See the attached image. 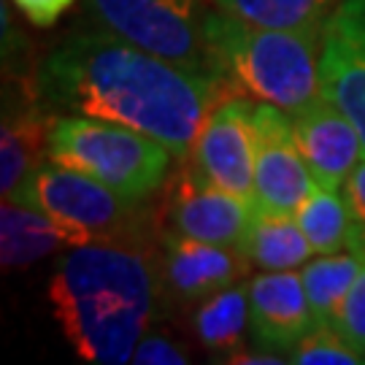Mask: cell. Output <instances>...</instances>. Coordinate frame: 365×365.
<instances>
[{
    "mask_svg": "<svg viewBox=\"0 0 365 365\" xmlns=\"http://www.w3.org/2000/svg\"><path fill=\"white\" fill-rule=\"evenodd\" d=\"M255 211L295 214L317 187L295 141V117L274 103H255Z\"/></svg>",
    "mask_w": 365,
    "mask_h": 365,
    "instance_id": "obj_8",
    "label": "cell"
},
{
    "mask_svg": "<svg viewBox=\"0 0 365 365\" xmlns=\"http://www.w3.org/2000/svg\"><path fill=\"white\" fill-rule=\"evenodd\" d=\"M295 220L317 255L354 249L363 235V222H357L346 197L339 195V190H325L319 184L295 211Z\"/></svg>",
    "mask_w": 365,
    "mask_h": 365,
    "instance_id": "obj_18",
    "label": "cell"
},
{
    "mask_svg": "<svg viewBox=\"0 0 365 365\" xmlns=\"http://www.w3.org/2000/svg\"><path fill=\"white\" fill-rule=\"evenodd\" d=\"M160 279L149 252L128 238L68 249L49 276V303L76 357L130 363L157 314Z\"/></svg>",
    "mask_w": 365,
    "mask_h": 365,
    "instance_id": "obj_2",
    "label": "cell"
},
{
    "mask_svg": "<svg viewBox=\"0 0 365 365\" xmlns=\"http://www.w3.org/2000/svg\"><path fill=\"white\" fill-rule=\"evenodd\" d=\"M319 90L352 119L365 146V0H344L319 52Z\"/></svg>",
    "mask_w": 365,
    "mask_h": 365,
    "instance_id": "obj_9",
    "label": "cell"
},
{
    "mask_svg": "<svg viewBox=\"0 0 365 365\" xmlns=\"http://www.w3.org/2000/svg\"><path fill=\"white\" fill-rule=\"evenodd\" d=\"M87 9L103 30L173 66L230 78L211 46L209 14H203L197 0H87Z\"/></svg>",
    "mask_w": 365,
    "mask_h": 365,
    "instance_id": "obj_5",
    "label": "cell"
},
{
    "mask_svg": "<svg viewBox=\"0 0 365 365\" xmlns=\"http://www.w3.org/2000/svg\"><path fill=\"white\" fill-rule=\"evenodd\" d=\"M217 9L244 22L276 30H295L303 36H325L330 16L344 0H214Z\"/></svg>",
    "mask_w": 365,
    "mask_h": 365,
    "instance_id": "obj_19",
    "label": "cell"
},
{
    "mask_svg": "<svg viewBox=\"0 0 365 365\" xmlns=\"http://www.w3.org/2000/svg\"><path fill=\"white\" fill-rule=\"evenodd\" d=\"M336 330L354 352H360L365 357V265L360 276L354 279L352 289L344 298V306H341L339 319H336Z\"/></svg>",
    "mask_w": 365,
    "mask_h": 365,
    "instance_id": "obj_22",
    "label": "cell"
},
{
    "mask_svg": "<svg viewBox=\"0 0 365 365\" xmlns=\"http://www.w3.org/2000/svg\"><path fill=\"white\" fill-rule=\"evenodd\" d=\"M57 114L38 98L30 106H14L0 128V195L14 197L43 160H49V133Z\"/></svg>",
    "mask_w": 365,
    "mask_h": 365,
    "instance_id": "obj_15",
    "label": "cell"
},
{
    "mask_svg": "<svg viewBox=\"0 0 365 365\" xmlns=\"http://www.w3.org/2000/svg\"><path fill=\"white\" fill-rule=\"evenodd\" d=\"M252 333L262 349L292 352L314 327L300 271H265L249 282Z\"/></svg>",
    "mask_w": 365,
    "mask_h": 365,
    "instance_id": "obj_12",
    "label": "cell"
},
{
    "mask_svg": "<svg viewBox=\"0 0 365 365\" xmlns=\"http://www.w3.org/2000/svg\"><path fill=\"white\" fill-rule=\"evenodd\" d=\"M206 33L225 73L249 98L298 114L322 95L319 38L252 25L220 9L209 14Z\"/></svg>",
    "mask_w": 365,
    "mask_h": 365,
    "instance_id": "obj_3",
    "label": "cell"
},
{
    "mask_svg": "<svg viewBox=\"0 0 365 365\" xmlns=\"http://www.w3.org/2000/svg\"><path fill=\"white\" fill-rule=\"evenodd\" d=\"M252 217H255L252 200H244L211 184L197 170L182 179L168 206L170 233L238 249L244 247Z\"/></svg>",
    "mask_w": 365,
    "mask_h": 365,
    "instance_id": "obj_10",
    "label": "cell"
},
{
    "mask_svg": "<svg viewBox=\"0 0 365 365\" xmlns=\"http://www.w3.org/2000/svg\"><path fill=\"white\" fill-rule=\"evenodd\" d=\"M81 244H92L76 230L49 217L33 203L19 197H3L0 206V265L19 271L57 252H68Z\"/></svg>",
    "mask_w": 365,
    "mask_h": 365,
    "instance_id": "obj_14",
    "label": "cell"
},
{
    "mask_svg": "<svg viewBox=\"0 0 365 365\" xmlns=\"http://www.w3.org/2000/svg\"><path fill=\"white\" fill-rule=\"evenodd\" d=\"M363 265H365L363 252L344 249V252H336V255L312 257V260L300 268L306 298H309V306H312V314H314V325L336 327L344 298L352 289L354 279L360 276Z\"/></svg>",
    "mask_w": 365,
    "mask_h": 365,
    "instance_id": "obj_17",
    "label": "cell"
},
{
    "mask_svg": "<svg viewBox=\"0 0 365 365\" xmlns=\"http://www.w3.org/2000/svg\"><path fill=\"white\" fill-rule=\"evenodd\" d=\"M295 141L314 182L325 190H344L349 173L365 157V146L352 119L319 95L312 106L292 114Z\"/></svg>",
    "mask_w": 365,
    "mask_h": 365,
    "instance_id": "obj_11",
    "label": "cell"
},
{
    "mask_svg": "<svg viewBox=\"0 0 365 365\" xmlns=\"http://www.w3.org/2000/svg\"><path fill=\"white\" fill-rule=\"evenodd\" d=\"M252 265L238 247L197 241L179 233H165L163 276L182 300H206L235 284Z\"/></svg>",
    "mask_w": 365,
    "mask_h": 365,
    "instance_id": "obj_13",
    "label": "cell"
},
{
    "mask_svg": "<svg viewBox=\"0 0 365 365\" xmlns=\"http://www.w3.org/2000/svg\"><path fill=\"white\" fill-rule=\"evenodd\" d=\"M241 252L262 271H298L317 255L295 214L265 211H255Z\"/></svg>",
    "mask_w": 365,
    "mask_h": 365,
    "instance_id": "obj_16",
    "label": "cell"
},
{
    "mask_svg": "<svg viewBox=\"0 0 365 365\" xmlns=\"http://www.w3.org/2000/svg\"><path fill=\"white\" fill-rule=\"evenodd\" d=\"M289 363L295 365H360L365 357L354 352L346 341L341 339L336 327L314 325L303 339L292 346Z\"/></svg>",
    "mask_w": 365,
    "mask_h": 365,
    "instance_id": "obj_21",
    "label": "cell"
},
{
    "mask_svg": "<svg viewBox=\"0 0 365 365\" xmlns=\"http://www.w3.org/2000/svg\"><path fill=\"white\" fill-rule=\"evenodd\" d=\"M130 363L138 365H184L190 363V357L182 346H176L170 339L160 333H146L144 339L135 344Z\"/></svg>",
    "mask_w": 365,
    "mask_h": 365,
    "instance_id": "obj_23",
    "label": "cell"
},
{
    "mask_svg": "<svg viewBox=\"0 0 365 365\" xmlns=\"http://www.w3.org/2000/svg\"><path fill=\"white\" fill-rule=\"evenodd\" d=\"M235 92L230 78L173 66L103 27L60 41L36 73V98L52 114L133 128L176 160H190L209 111Z\"/></svg>",
    "mask_w": 365,
    "mask_h": 365,
    "instance_id": "obj_1",
    "label": "cell"
},
{
    "mask_svg": "<svg viewBox=\"0 0 365 365\" xmlns=\"http://www.w3.org/2000/svg\"><path fill=\"white\" fill-rule=\"evenodd\" d=\"M344 197H346L357 222L365 225V157L357 163V168L349 173V179L344 184Z\"/></svg>",
    "mask_w": 365,
    "mask_h": 365,
    "instance_id": "obj_25",
    "label": "cell"
},
{
    "mask_svg": "<svg viewBox=\"0 0 365 365\" xmlns=\"http://www.w3.org/2000/svg\"><path fill=\"white\" fill-rule=\"evenodd\" d=\"M227 363L233 365H284L289 363V357H276L271 349H265L262 354H249V352H230Z\"/></svg>",
    "mask_w": 365,
    "mask_h": 365,
    "instance_id": "obj_26",
    "label": "cell"
},
{
    "mask_svg": "<svg viewBox=\"0 0 365 365\" xmlns=\"http://www.w3.org/2000/svg\"><path fill=\"white\" fill-rule=\"evenodd\" d=\"M73 3L76 0H14V6L38 27H52Z\"/></svg>",
    "mask_w": 365,
    "mask_h": 365,
    "instance_id": "obj_24",
    "label": "cell"
},
{
    "mask_svg": "<svg viewBox=\"0 0 365 365\" xmlns=\"http://www.w3.org/2000/svg\"><path fill=\"white\" fill-rule=\"evenodd\" d=\"M49 160L90 173L117 192L144 200L170 170L173 152L144 133L95 117L60 114L49 133Z\"/></svg>",
    "mask_w": 365,
    "mask_h": 365,
    "instance_id": "obj_4",
    "label": "cell"
},
{
    "mask_svg": "<svg viewBox=\"0 0 365 365\" xmlns=\"http://www.w3.org/2000/svg\"><path fill=\"white\" fill-rule=\"evenodd\" d=\"M14 197L38 206L87 241L130 238L138 225V200L54 160H43Z\"/></svg>",
    "mask_w": 365,
    "mask_h": 365,
    "instance_id": "obj_6",
    "label": "cell"
},
{
    "mask_svg": "<svg viewBox=\"0 0 365 365\" xmlns=\"http://www.w3.org/2000/svg\"><path fill=\"white\" fill-rule=\"evenodd\" d=\"M247 325H252L249 284H230L214 292L195 312L197 341L214 352H235V346L244 341Z\"/></svg>",
    "mask_w": 365,
    "mask_h": 365,
    "instance_id": "obj_20",
    "label": "cell"
},
{
    "mask_svg": "<svg viewBox=\"0 0 365 365\" xmlns=\"http://www.w3.org/2000/svg\"><path fill=\"white\" fill-rule=\"evenodd\" d=\"M190 160L195 163L197 173L206 176L211 184L244 200H252L257 163L252 98H244V92L222 98L197 133Z\"/></svg>",
    "mask_w": 365,
    "mask_h": 365,
    "instance_id": "obj_7",
    "label": "cell"
}]
</instances>
